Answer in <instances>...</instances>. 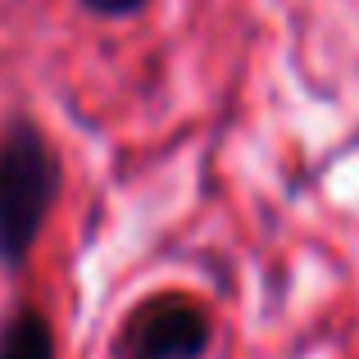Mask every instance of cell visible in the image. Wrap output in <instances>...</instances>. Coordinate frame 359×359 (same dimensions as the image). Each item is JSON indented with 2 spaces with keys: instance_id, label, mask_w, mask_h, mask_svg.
I'll return each mask as SVG.
<instances>
[{
  "instance_id": "obj_2",
  "label": "cell",
  "mask_w": 359,
  "mask_h": 359,
  "mask_svg": "<svg viewBox=\"0 0 359 359\" xmlns=\"http://www.w3.org/2000/svg\"><path fill=\"white\" fill-rule=\"evenodd\" d=\"M210 346V323L191 300H155L128 323V359H196Z\"/></svg>"
},
{
  "instance_id": "obj_4",
  "label": "cell",
  "mask_w": 359,
  "mask_h": 359,
  "mask_svg": "<svg viewBox=\"0 0 359 359\" xmlns=\"http://www.w3.org/2000/svg\"><path fill=\"white\" fill-rule=\"evenodd\" d=\"M87 9H96V14H105V18H123V14H132V9H141L146 0H82Z\"/></svg>"
},
{
  "instance_id": "obj_3",
  "label": "cell",
  "mask_w": 359,
  "mask_h": 359,
  "mask_svg": "<svg viewBox=\"0 0 359 359\" xmlns=\"http://www.w3.org/2000/svg\"><path fill=\"white\" fill-rule=\"evenodd\" d=\"M0 359H55V337L36 309H18L0 332Z\"/></svg>"
},
{
  "instance_id": "obj_1",
  "label": "cell",
  "mask_w": 359,
  "mask_h": 359,
  "mask_svg": "<svg viewBox=\"0 0 359 359\" xmlns=\"http://www.w3.org/2000/svg\"><path fill=\"white\" fill-rule=\"evenodd\" d=\"M60 196V164L46 137L18 118L0 141V259L23 264Z\"/></svg>"
}]
</instances>
